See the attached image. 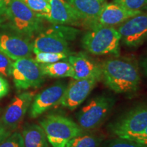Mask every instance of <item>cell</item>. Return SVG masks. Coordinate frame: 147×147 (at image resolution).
Listing matches in <instances>:
<instances>
[{"label":"cell","instance_id":"cell-24","mask_svg":"<svg viewBox=\"0 0 147 147\" xmlns=\"http://www.w3.org/2000/svg\"><path fill=\"white\" fill-rule=\"evenodd\" d=\"M0 147H24L22 134L19 132H14L0 143Z\"/></svg>","mask_w":147,"mask_h":147},{"label":"cell","instance_id":"cell-17","mask_svg":"<svg viewBox=\"0 0 147 147\" xmlns=\"http://www.w3.org/2000/svg\"><path fill=\"white\" fill-rule=\"evenodd\" d=\"M80 16L82 23L90 26L94 24L100 15L105 0H67Z\"/></svg>","mask_w":147,"mask_h":147},{"label":"cell","instance_id":"cell-15","mask_svg":"<svg viewBox=\"0 0 147 147\" xmlns=\"http://www.w3.org/2000/svg\"><path fill=\"white\" fill-rule=\"evenodd\" d=\"M67 60L72 66L73 79L95 78L98 81L102 80V70L100 65L91 59L83 53L71 54Z\"/></svg>","mask_w":147,"mask_h":147},{"label":"cell","instance_id":"cell-22","mask_svg":"<svg viewBox=\"0 0 147 147\" xmlns=\"http://www.w3.org/2000/svg\"><path fill=\"white\" fill-rule=\"evenodd\" d=\"M34 59L40 64L52 63L66 59L68 57L69 55L65 53H44L36 52Z\"/></svg>","mask_w":147,"mask_h":147},{"label":"cell","instance_id":"cell-3","mask_svg":"<svg viewBox=\"0 0 147 147\" xmlns=\"http://www.w3.org/2000/svg\"><path fill=\"white\" fill-rule=\"evenodd\" d=\"M39 123L52 147H65L70 140L84 132L77 123L61 115H47Z\"/></svg>","mask_w":147,"mask_h":147},{"label":"cell","instance_id":"cell-2","mask_svg":"<svg viewBox=\"0 0 147 147\" xmlns=\"http://www.w3.org/2000/svg\"><path fill=\"white\" fill-rule=\"evenodd\" d=\"M42 19L21 0H7V21L2 27L31 39L42 31Z\"/></svg>","mask_w":147,"mask_h":147},{"label":"cell","instance_id":"cell-32","mask_svg":"<svg viewBox=\"0 0 147 147\" xmlns=\"http://www.w3.org/2000/svg\"><path fill=\"white\" fill-rule=\"evenodd\" d=\"M46 1H49V0H46Z\"/></svg>","mask_w":147,"mask_h":147},{"label":"cell","instance_id":"cell-20","mask_svg":"<svg viewBox=\"0 0 147 147\" xmlns=\"http://www.w3.org/2000/svg\"><path fill=\"white\" fill-rule=\"evenodd\" d=\"M101 138L93 134L83 133L74 137L65 147H100Z\"/></svg>","mask_w":147,"mask_h":147},{"label":"cell","instance_id":"cell-10","mask_svg":"<svg viewBox=\"0 0 147 147\" xmlns=\"http://www.w3.org/2000/svg\"><path fill=\"white\" fill-rule=\"evenodd\" d=\"M0 51L12 60L31 57L33 44L30 39L10 30L0 32Z\"/></svg>","mask_w":147,"mask_h":147},{"label":"cell","instance_id":"cell-5","mask_svg":"<svg viewBox=\"0 0 147 147\" xmlns=\"http://www.w3.org/2000/svg\"><path fill=\"white\" fill-rule=\"evenodd\" d=\"M115 104V99L109 95H98L93 98L77 114L79 126L83 130L99 127L111 113Z\"/></svg>","mask_w":147,"mask_h":147},{"label":"cell","instance_id":"cell-27","mask_svg":"<svg viewBox=\"0 0 147 147\" xmlns=\"http://www.w3.org/2000/svg\"><path fill=\"white\" fill-rule=\"evenodd\" d=\"M7 21V0H0V27H2Z\"/></svg>","mask_w":147,"mask_h":147},{"label":"cell","instance_id":"cell-19","mask_svg":"<svg viewBox=\"0 0 147 147\" xmlns=\"http://www.w3.org/2000/svg\"><path fill=\"white\" fill-rule=\"evenodd\" d=\"M40 68L45 76L52 78H72L74 71L68 60L59 61L52 63L40 64Z\"/></svg>","mask_w":147,"mask_h":147},{"label":"cell","instance_id":"cell-18","mask_svg":"<svg viewBox=\"0 0 147 147\" xmlns=\"http://www.w3.org/2000/svg\"><path fill=\"white\" fill-rule=\"evenodd\" d=\"M24 147H49V141L43 128L37 124H27L23 132Z\"/></svg>","mask_w":147,"mask_h":147},{"label":"cell","instance_id":"cell-11","mask_svg":"<svg viewBox=\"0 0 147 147\" xmlns=\"http://www.w3.org/2000/svg\"><path fill=\"white\" fill-rule=\"evenodd\" d=\"M67 88V84L58 82L34 96L29 109V117L36 119L45 112L60 104Z\"/></svg>","mask_w":147,"mask_h":147},{"label":"cell","instance_id":"cell-7","mask_svg":"<svg viewBox=\"0 0 147 147\" xmlns=\"http://www.w3.org/2000/svg\"><path fill=\"white\" fill-rule=\"evenodd\" d=\"M11 76L14 86L18 90L38 88L45 80L40 63L32 57L17 59L12 63Z\"/></svg>","mask_w":147,"mask_h":147},{"label":"cell","instance_id":"cell-13","mask_svg":"<svg viewBox=\"0 0 147 147\" xmlns=\"http://www.w3.org/2000/svg\"><path fill=\"white\" fill-rule=\"evenodd\" d=\"M33 44V53H55L71 55L68 41L61 36L52 27L40 32Z\"/></svg>","mask_w":147,"mask_h":147},{"label":"cell","instance_id":"cell-9","mask_svg":"<svg viewBox=\"0 0 147 147\" xmlns=\"http://www.w3.org/2000/svg\"><path fill=\"white\" fill-rule=\"evenodd\" d=\"M34 96L33 91L23 92L16 95L5 109L0 123L10 131L16 129L30 108Z\"/></svg>","mask_w":147,"mask_h":147},{"label":"cell","instance_id":"cell-26","mask_svg":"<svg viewBox=\"0 0 147 147\" xmlns=\"http://www.w3.org/2000/svg\"><path fill=\"white\" fill-rule=\"evenodd\" d=\"M12 63L10 58L0 51V75L5 77L11 76Z\"/></svg>","mask_w":147,"mask_h":147},{"label":"cell","instance_id":"cell-6","mask_svg":"<svg viewBox=\"0 0 147 147\" xmlns=\"http://www.w3.org/2000/svg\"><path fill=\"white\" fill-rule=\"evenodd\" d=\"M146 126L147 103H143L123 114L109 127L119 138L130 139L142 132Z\"/></svg>","mask_w":147,"mask_h":147},{"label":"cell","instance_id":"cell-28","mask_svg":"<svg viewBox=\"0 0 147 147\" xmlns=\"http://www.w3.org/2000/svg\"><path fill=\"white\" fill-rule=\"evenodd\" d=\"M9 90H10V86H9L8 82L6 79L0 75V98L8 95Z\"/></svg>","mask_w":147,"mask_h":147},{"label":"cell","instance_id":"cell-30","mask_svg":"<svg viewBox=\"0 0 147 147\" xmlns=\"http://www.w3.org/2000/svg\"><path fill=\"white\" fill-rule=\"evenodd\" d=\"M10 132V131H9L6 128H5L0 123V143L10 135L11 134Z\"/></svg>","mask_w":147,"mask_h":147},{"label":"cell","instance_id":"cell-25","mask_svg":"<svg viewBox=\"0 0 147 147\" xmlns=\"http://www.w3.org/2000/svg\"><path fill=\"white\" fill-rule=\"evenodd\" d=\"M104 147H147V146L131 140L119 138L109 141Z\"/></svg>","mask_w":147,"mask_h":147},{"label":"cell","instance_id":"cell-31","mask_svg":"<svg viewBox=\"0 0 147 147\" xmlns=\"http://www.w3.org/2000/svg\"><path fill=\"white\" fill-rule=\"evenodd\" d=\"M140 66L142 67L143 72H144V75L147 76V57L144 58L140 63Z\"/></svg>","mask_w":147,"mask_h":147},{"label":"cell","instance_id":"cell-14","mask_svg":"<svg viewBox=\"0 0 147 147\" xmlns=\"http://www.w3.org/2000/svg\"><path fill=\"white\" fill-rule=\"evenodd\" d=\"M142 12H143L129 10L115 2L106 3L91 28L96 27H114L121 25L129 18Z\"/></svg>","mask_w":147,"mask_h":147},{"label":"cell","instance_id":"cell-1","mask_svg":"<svg viewBox=\"0 0 147 147\" xmlns=\"http://www.w3.org/2000/svg\"><path fill=\"white\" fill-rule=\"evenodd\" d=\"M102 80L117 93H134L140 84L138 64L133 59L112 58L100 64Z\"/></svg>","mask_w":147,"mask_h":147},{"label":"cell","instance_id":"cell-4","mask_svg":"<svg viewBox=\"0 0 147 147\" xmlns=\"http://www.w3.org/2000/svg\"><path fill=\"white\" fill-rule=\"evenodd\" d=\"M121 36L114 27H96L82 36L84 49L95 55H115L118 56Z\"/></svg>","mask_w":147,"mask_h":147},{"label":"cell","instance_id":"cell-29","mask_svg":"<svg viewBox=\"0 0 147 147\" xmlns=\"http://www.w3.org/2000/svg\"><path fill=\"white\" fill-rule=\"evenodd\" d=\"M128 140H131L135 141V142L147 146V126L142 132Z\"/></svg>","mask_w":147,"mask_h":147},{"label":"cell","instance_id":"cell-12","mask_svg":"<svg viewBox=\"0 0 147 147\" xmlns=\"http://www.w3.org/2000/svg\"><path fill=\"white\" fill-rule=\"evenodd\" d=\"M98 82L95 78L74 79L67 85L60 104L71 110H75L87 99Z\"/></svg>","mask_w":147,"mask_h":147},{"label":"cell","instance_id":"cell-23","mask_svg":"<svg viewBox=\"0 0 147 147\" xmlns=\"http://www.w3.org/2000/svg\"><path fill=\"white\" fill-rule=\"evenodd\" d=\"M114 2L131 11L142 12L147 8V0H115Z\"/></svg>","mask_w":147,"mask_h":147},{"label":"cell","instance_id":"cell-16","mask_svg":"<svg viewBox=\"0 0 147 147\" xmlns=\"http://www.w3.org/2000/svg\"><path fill=\"white\" fill-rule=\"evenodd\" d=\"M50 14L47 21L54 25H80L82 21L67 0H49Z\"/></svg>","mask_w":147,"mask_h":147},{"label":"cell","instance_id":"cell-8","mask_svg":"<svg viewBox=\"0 0 147 147\" xmlns=\"http://www.w3.org/2000/svg\"><path fill=\"white\" fill-rule=\"evenodd\" d=\"M121 40L128 47L140 46L147 38V12L129 18L121 23L117 29Z\"/></svg>","mask_w":147,"mask_h":147},{"label":"cell","instance_id":"cell-21","mask_svg":"<svg viewBox=\"0 0 147 147\" xmlns=\"http://www.w3.org/2000/svg\"><path fill=\"white\" fill-rule=\"evenodd\" d=\"M33 12L47 20L50 14V5L46 0H21Z\"/></svg>","mask_w":147,"mask_h":147}]
</instances>
